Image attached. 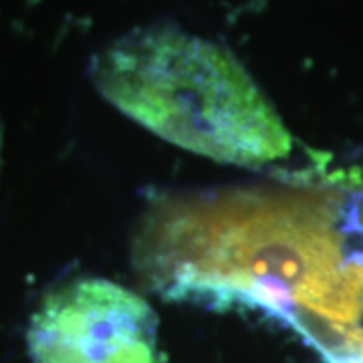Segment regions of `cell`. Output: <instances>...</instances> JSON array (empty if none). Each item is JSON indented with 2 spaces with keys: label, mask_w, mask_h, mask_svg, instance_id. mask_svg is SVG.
Instances as JSON below:
<instances>
[{
  "label": "cell",
  "mask_w": 363,
  "mask_h": 363,
  "mask_svg": "<svg viewBox=\"0 0 363 363\" xmlns=\"http://www.w3.org/2000/svg\"><path fill=\"white\" fill-rule=\"evenodd\" d=\"M0 152H2V125H0Z\"/></svg>",
  "instance_id": "cell-5"
},
{
  "label": "cell",
  "mask_w": 363,
  "mask_h": 363,
  "mask_svg": "<svg viewBox=\"0 0 363 363\" xmlns=\"http://www.w3.org/2000/svg\"><path fill=\"white\" fill-rule=\"evenodd\" d=\"M26 341L37 363H160L152 305L105 279H77L51 291Z\"/></svg>",
  "instance_id": "cell-3"
},
{
  "label": "cell",
  "mask_w": 363,
  "mask_h": 363,
  "mask_svg": "<svg viewBox=\"0 0 363 363\" xmlns=\"http://www.w3.org/2000/svg\"><path fill=\"white\" fill-rule=\"evenodd\" d=\"M133 269L166 301L252 309L309 335L363 317V194L297 182L157 196L138 222Z\"/></svg>",
  "instance_id": "cell-1"
},
{
  "label": "cell",
  "mask_w": 363,
  "mask_h": 363,
  "mask_svg": "<svg viewBox=\"0 0 363 363\" xmlns=\"http://www.w3.org/2000/svg\"><path fill=\"white\" fill-rule=\"evenodd\" d=\"M327 363H363V355L345 347L327 350Z\"/></svg>",
  "instance_id": "cell-4"
},
{
  "label": "cell",
  "mask_w": 363,
  "mask_h": 363,
  "mask_svg": "<svg viewBox=\"0 0 363 363\" xmlns=\"http://www.w3.org/2000/svg\"><path fill=\"white\" fill-rule=\"evenodd\" d=\"M89 75L123 116L198 156L260 166L291 154V133L245 65L178 25L119 37L93 55Z\"/></svg>",
  "instance_id": "cell-2"
}]
</instances>
